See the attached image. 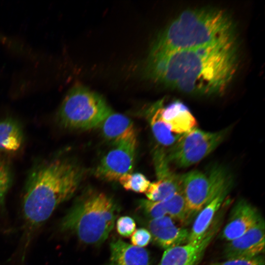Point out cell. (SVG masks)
Segmentation results:
<instances>
[{"instance_id":"obj_21","label":"cell","mask_w":265,"mask_h":265,"mask_svg":"<svg viewBox=\"0 0 265 265\" xmlns=\"http://www.w3.org/2000/svg\"><path fill=\"white\" fill-rule=\"evenodd\" d=\"M118 181L125 189L138 193H145L151 183L144 175L140 173L125 174Z\"/></svg>"},{"instance_id":"obj_16","label":"cell","mask_w":265,"mask_h":265,"mask_svg":"<svg viewBox=\"0 0 265 265\" xmlns=\"http://www.w3.org/2000/svg\"><path fill=\"white\" fill-rule=\"evenodd\" d=\"M109 265H150V257L144 248L134 246L121 239L110 244Z\"/></svg>"},{"instance_id":"obj_23","label":"cell","mask_w":265,"mask_h":265,"mask_svg":"<svg viewBox=\"0 0 265 265\" xmlns=\"http://www.w3.org/2000/svg\"><path fill=\"white\" fill-rule=\"evenodd\" d=\"M139 206L150 219L158 218L167 215L164 202L143 199L139 201Z\"/></svg>"},{"instance_id":"obj_15","label":"cell","mask_w":265,"mask_h":265,"mask_svg":"<svg viewBox=\"0 0 265 265\" xmlns=\"http://www.w3.org/2000/svg\"><path fill=\"white\" fill-rule=\"evenodd\" d=\"M162 103L157 105L158 110L161 119L172 132L182 134L197 127L196 120L184 103L175 101L163 106Z\"/></svg>"},{"instance_id":"obj_11","label":"cell","mask_w":265,"mask_h":265,"mask_svg":"<svg viewBox=\"0 0 265 265\" xmlns=\"http://www.w3.org/2000/svg\"><path fill=\"white\" fill-rule=\"evenodd\" d=\"M265 221L262 218L242 235L228 241L224 250L226 260L262 255L265 250Z\"/></svg>"},{"instance_id":"obj_14","label":"cell","mask_w":265,"mask_h":265,"mask_svg":"<svg viewBox=\"0 0 265 265\" xmlns=\"http://www.w3.org/2000/svg\"><path fill=\"white\" fill-rule=\"evenodd\" d=\"M231 185V178L220 187L211 200L197 213L189 231L187 242L198 241L204 237L213 223Z\"/></svg>"},{"instance_id":"obj_3","label":"cell","mask_w":265,"mask_h":265,"mask_svg":"<svg viewBox=\"0 0 265 265\" xmlns=\"http://www.w3.org/2000/svg\"><path fill=\"white\" fill-rule=\"evenodd\" d=\"M234 24L222 10L201 8L183 11L156 40L149 55L236 42Z\"/></svg>"},{"instance_id":"obj_19","label":"cell","mask_w":265,"mask_h":265,"mask_svg":"<svg viewBox=\"0 0 265 265\" xmlns=\"http://www.w3.org/2000/svg\"><path fill=\"white\" fill-rule=\"evenodd\" d=\"M150 123L153 134L159 143L164 146H172L182 134L172 132L161 119L157 105L154 106Z\"/></svg>"},{"instance_id":"obj_17","label":"cell","mask_w":265,"mask_h":265,"mask_svg":"<svg viewBox=\"0 0 265 265\" xmlns=\"http://www.w3.org/2000/svg\"><path fill=\"white\" fill-rule=\"evenodd\" d=\"M100 126L104 136L113 145L122 141H136L132 122L121 114L112 112Z\"/></svg>"},{"instance_id":"obj_9","label":"cell","mask_w":265,"mask_h":265,"mask_svg":"<svg viewBox=\"0 0 265 265\" xmlns=\"http://www.w3.org/2000/svg\"><path fill=\"white\" fill-rule=\"evenodd\" d=\"M215 220L201 240L165 250L158 265H197L219 231L220 219L217 218Z\"/></svg>"},{"instance_id":"obj_20","label":"cell","mask_w":265,"mask_h":265,"mask_svg":"<svg viewBox=\"0 0 265 265\" xmlns=\"http://www.w3.org/2000/svg\"><path fill=\"white\" fill-rule=\"evenodd\" d=\"M167 215L183 225L189 221L186 204L182 191L163 201Z\"/></svg>"},{"instance_id":"obj_12","label":"cell","mask_w":265,"mask_h":265,"mask_svg":"<svg viewBox=\"0 0 265 265\" xmlns=\"http://www.w3.org/2000/svg\"><path fill=\"white\" fill-rule=\"evenodd\" d=\"M257 208L243 199L234 205L230 217L223 227L221 238L229 241L242 235L262 218Z\"/></svg>"},{"instance_id":"obj_24","label":"cell","mask_w":265,"mask_h":265,"mask_svg":"<svg viewBox=\"0 0 265 265\" xmlns=\"http://www.w3.org/2000/svg\"><path fill=\"white\" fill-rule=\"evenodd\" d=\"M136 224L134 219L129 216L120 217L116 221V229L121 236L130 237L135 230Z\"/></svg>"},{"instance_id":"obj_10","label":"cell","mask_w":265,"mask_h":265,"mask_svg":"<svg viewBox=\"0 0 265 265\" xmlns=\"http://www.w3.org/2000/svg\"><path fill=\"white\" fill-rule=\"evenodd\" d=\"M154 159L158 180L150 183L145 194L149 200L163 202L182 191L181 175L171 171L163 152H156Z\"/></svg>"},{"instance_id":"obj_18","label":"cell","mask_w":265,"mask_h":265,"mask_svg":"<svg viewBox=\"0 0 265 265\" xmlns=\"http://www.w3.org/2000/svg\"><path fill=\"white\" fill-rule=\"evenodd\" d=\"M23 142V131L16 120L8 117L0 120V152H17Z\"/></svg>"},{"instance_id":"obj_5","label":"cell","mask_w":265,"mask_h":265,"mask_svg":"<svg viewBox=\"0 0 265 265\" xmlns=\"http://www.w3.org/2000/svg\"><path fill=\"white\" fill-rule=\"evenodd\" d=\"M112 112L100 95L77 85L66 95L56 118L58 123L64 128L87 130L100 126Z\"/></svg>"},{"instance_id":"obj_22","label":"cell","mask_w":265,"mask_h":265,"mask_svg":"<svg viewBox=\"0 0 265 265\" xmlns=\"http://www.w3.org/2000/svg\"><path fill=\"white\" fill-rule=\"evenodd\" d=\"M13 181V173L9 163L0 158V210L2 208L6 195Z\"/></svg>"},{"instance_id":"obj_4","label":"cell","mask_w":265,"mask_h":265,"mask_svg":"<svg viewBox=\"0 0 265 265\" xmlns=\"http://www.w3.org/2000/svg\"><path fill=\"white\" fill-rule=\"evenodd\" d=\"M117 212L116 205L111 197L103 192H88L63 217L60 228L73 233L84 243L97 244L108 237Z\"/></svg>"},{"instance_id":"obj_2","label":"cell","mask_w":265,"mask_h":265,"mask_svg":"<svg viewBox=\"0 0 265 265\" xmlns=\"http://www.w3.org/2000/svg\"><path fill=\"white\" fill-rule=\"evenodd\" d=\"M82 177L80 166L68 157L48 158L32 167L26 180L22 200L25 233L28 238L58 206L73 196Z\"/></svg>"},{"instance_id":"obj_25","label":"cell","mask_w":265,"mask_h":265,"mask_svg":"<svg viewBox=\"0 0 265 265\" xmlns=\"http://www.w3.org/2000/svg\"><path fill=\"white\" fill-rule=\"evenodd\" d=\"M211 265H265V263L264 256L260 255L251 258L226 259Z\"/></svg>"},{"instance_id":"obj_1","label":"cell","mask_w":265,"mask_h":265,"mask_svg":"<svg viewBox=\"0 0 265 265\" xmlns=\"http://www.w3.org/2000/svg\"><path fill=\"white\" fill-rule=\"evenodd\" d=\"M237 51L233 42L149 55L146 74L154 81L186 93L218 94L236 74Z\"/></svg>"},{"instance_id":"obj_6","label":"cell","mask_w":265,"mask_h":265,"mask_svg":"<svg viewBox=\"0 0 265 265\" xmlns=\"http://www.w3.org/2000/svg\"><path fill=\"white\" fill-rule=\"evenodd\" d=\"M228 131L225 129L210 132L196 127L182 134L166 155L168 162L179 167L198 163L222 143Z\"/></svg>"},{"instance_id":"obj_8","label":"cell","mask_w":265,"mask_h":265,"mask_svg":"<svg viewBox=\"0 0 265 265\" xmlns=\"http://www.w3.org/2000/svg\"><path fill=\"white\" fill-rule=\"evenodd\" d=\"M137 141H122L113 145L112 149L102 158L95 172L97 177L108 181H118L133 169Z\"/></svg>"},{"instance_id":"obj_26","label":"cell","mask_w":265,"mask_h":265,"mask_svg":"<svg viewBox=\"0 0 265 265\" xmlns=\"http://www.w3.org/2000/svg\"><path fill=\"white\" fill-rule=\"evenodd\" d=\"M152 240L150 232L145 228H141L135 230L131 235V241L132 245L144 247Z\"/></svg>"},{"instance_id":"obj_13","label":"cell","mask_w":265,"mask_h":265,"mask_svg":"<svg viewBox=\"0 0 265 265\" xmlns=\"http://www.w3.org/2000/svg\"><path fill=\"white\" fill-rule=\"evenodd\" d=\"M147 229L151 235L152 240L165 250L187 242L189 231L178 226L167 215L150 219Z\"/></svg>"},{"instance_id":"obj_7","label":"cell","mask_w":265,"mask_h":265,"mask_svg":"<svg viewBox=\"0 0 265 265\" xmlns=\"http://www.w3.org/2000/svg\"><path fill=\"white\" fill-rule=\"evenodd\" d=\"M181 178L190 221L231 176L225 169L217 166L208 174L193 170L181 175Z\"/></svg>"}]
</instances>
